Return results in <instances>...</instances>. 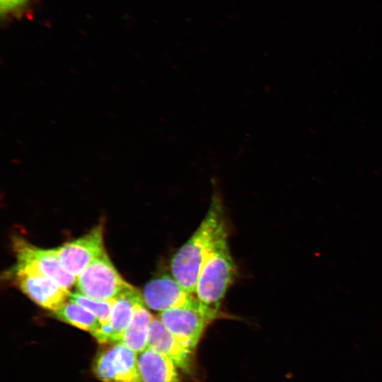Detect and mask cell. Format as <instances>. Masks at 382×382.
Returning <instances> with one entry per match:
<instances>
[{"label":"cell","instance_id":"cell-10","mask_svg":"<svg viewBox=\"0 0 382 382\" xmlns=\"http://www.w3.org/2000/svg\"><path fill=\"white\" fill-rule=\"evenodd\" d=\"M143 301L141 293L135 287L125 291L115 300L109 323L91 335L101 344L119 343L132 320L136 305Z\"/></svg>","mask_w":382,"mask_h":382},{"label":"cell","instance_id":"cell-9","mask_svg":"<svg viewBox=\"0 0 382 382\" xmlns=\"http://www.w3.org/2000/svg\"><path fill=\"white\" fill-rule=\"evenodd\" d=\"M13 248L17 262L35 265L68 289L75 284L76 278L64 270L54 248H40L18 237L13 240Z\"/></svg>","mask_w":382,"mask_h":382},{"label":"cell","instance_id":"cell-13","mask_svg":"<svg viewBox=\"0 0 382 382\" xmlns=\"http://www.w3.org/2000/svg\"><path fill=\"white\" fill-rule=\"evenodd\" d=\"M154 316L146 308L144 302L137 303L132 320L119 343H122L137 353L147 349L150 324Z\"/></svg>","mask_w":382,"mask_h":382},{"label":"cell","instance_id":"cell-11","mask_svg":"<svg viewBox=\"0 0 382 382\" xmlns=\"http://www.w3.org/2000/svg\"><path fill=\"white\" fill-rule=\"evenodd\" d=\"M141 295L147 307L159 312L183 305L195 296L185 290L172 275L166 274L148 282Z\"/></svg>","mask_w":382,"mask_h":382},{"label":"cell","instance_id":"cell-3","mask_svg":"<svg viewBox=\"0 0 382 382\" xmlns=\"http://www.w3.org/2000/svg\"><path fill=\"white\" fill-rule=\"evenodd\" d=\"M224 315L193 296L183 305L160 312L158 318L179 340L195 349L206 328Z\"/></svg>","mask_w":382,"mask_h":382},{"label":"cell","instance_id":"cell-1","mask_svg":"<svg viewBox=\"0 0 382 382\" xmlns=\"http://www.w3.org/2000/svg\"><path fill=\"white\" fill-rule=\"evenodd\" d=\"M226 233L222 202L215 195L199 226L170 262L171 275L189 294L195 295L205 258L216 242Z\"/></svg>","mask_w":382,"mask_h":382},{"label":"cell","instance_id":"cell-6","mask_svg":"<svg viewBox=\"0 0 382 382\" xmlns=\"http://www.w3.org/2000/svg\"><path fill=\"white\" fill-rule=\"evenodd\" d=\"M93 371L104 382H143L137 353L122 343L101 350L93 361Z\"/></svg>","mask_w":382,"mask_h":382},{"label":"cell","instance_id":"cell-15","mask_svg":"<svg viewBox=\"0 0 382 382\" xmlns=\"http://www.w3.org/2000/svg\"><path fill=\"white\" fill-rule=\"evenodd\" d=\"M69 300L76 303L92 313L101 325L109 323L115 300L98 301L90 299L79 292L71 293Z\"/></svg>","mask_w":382,"mask_h":382},{"label":"cell","instance_id":"cell-2","mask_svg":"<svg viewBox=\"0 0 382 382\" xmlns=\"http://www.w3.org/2000/svg\"><path fill=\"white\" fill-rule=\"evenodd\" d=\"M227 235H224L216 242L205 258L195 292L200 302L216 309H220L221 301L236 272Z\"/></svg>","mask_w":382,"mask_h":382},{"label":"cell","instance_id":"cell-4","mask_svg":"<svg viewBox=\"0 0 382 382\" xmlns=\"http://www.w3.org/2000/svg\"><path fill=\"white\" fill-rule=\"evenodd\" d=\"M8 274L23 293L43 308L53 312L69 300V289L33 265L16 262Z\"/></svg>","mask_w":382,"mask_h":382},{"label":"cell","instance_id":"cell-8","mask_svg":"<svg viewBox=\"0 0 382 382\" xmlns=\"http://www.w3.org/2000/svg\"><path fill=\"white\" fill-rule=\"evenodd\" d=\"M147 349L166 357L186 374L195 373V349L179 340L158 317H154L150 324Z\"/></svg>","mask_w":382,"mask_h":382},{"label":"cell","instance_id":"cell-16","mask_svg":"<svg viewBox=\"0 0 382 382\" xmlns=\"http://www.w3.org/2000/svg\"><path fill=\"white\" fill-rule=\"evenodd\" d=\"M31 0H0L1 17L18 15L27 8Z\"/></svg>","mask_w":382,"mask_h":382},{"label":"cell","instance_id":"cell-12","mask_svg":"<svg viewBox=\"0 0 382 382\" xmlns=\"http://www.w3.org/2000/svg\"><path fill=\"white\" fill-rule=\"evenodd\" d=\"M138 360L143 382H180L178 368L166 357L146 349Z\"/></svg>","mask_w":382,"mask_h":382},{"label":"cell","instance_id":"cell-14","mask_svg":"<svg viewBox=\"0 0 382 382\" xmlns=\"http://www.w3.org/2000/svg\"><path fill=\"white\" fill-rule=\"evenodd\" d=\"M52 313L59 320L81 330L89 331L91 334L101 327L100 321L92 313L69 300Z\"/></svg>","mask_w":382,"mask_h":382},{"label":"cell","instance_id":"cell-7","mask_svg":"<svg viewBox=\"0 0 382 382\" xmlns=\"http://www.w3.org/2000/svg\"><path fill=\"white\" fill-rule=\"evenodd\" d=\"M103 231V224L100 223L85 235L54 248L66 272L76 278L106 252Z\"/></svg>","mask_w":382,"mask_h":382},{"label":"cell","instance_id":"cell-5","mask_svg":"<svg viewBox=\"0 0 382 382\" xmlns=\"http://www.w3.org/2000/svg\"><path fill=\"white\" fill-rule=\"evenodd\" d=\"M77 292L95 300L116 299L133 286L117 272L105 252L76 277Z\"/></svg>","mask_w":382,"mask_h":382}]
</instances>
